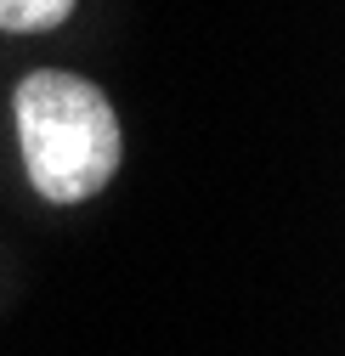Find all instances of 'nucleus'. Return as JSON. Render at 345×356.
I'll return each instance as SVG.
<instances>
[{"label": "nucleus", "mask_w": 345, "mask_h": 356, "mask_svg": "<svg viewBox=\"0 0 345 356\" xmlns=\"http://www.w3.org/2000/svg\"><path fill=\"white\" fill-rule=\"evenodd\" d=\"M12 108H17L23 164H29V181L40 198L85 204L113 181L125 136H119L113 102L91 79L63 74V68H40L17 85Z\"/></svg>", "instance_id": "f257e3e1"}, {"label": "nucleus", "mask_w": 345, "mask_h": 356, "mask_svg": "<svg viewBox=\"0 0 345 356\" xmlns=\"http://www.w3.org/2000/svg\"><path fill=\"white\" fill-rule=\"evenodd\" d=\"M68 12H74V0H0V29L40 34V29H57Z\"/></svg>", "instance_id": "f03ea898"}]
</instances>
